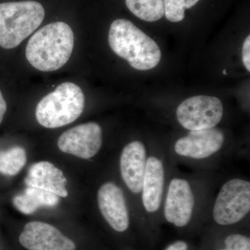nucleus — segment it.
<instances>
[{"label":"nucleus","mask_w":250,"mask_h":250,"mask_svg":"<svg viewBox=\"0 0 250 250\" xmlns=\"http://www.w3.org/2000/svg\"><path fill=\"white\" fill-rule=\"evenodd\" d=\"M74 42L73 31L68 24L49 23L31 36L26 47V57L40 71H55L68 62Z\"/></svg>","instance_id":"1"},{"label":"nucleus","mask_w":250,"mask_h":250,"mask_svg":"<svg viewBox=\"0 0 250 250\" xmlns=\"http://www.w3.org/2000/svg\"><path fill=\"white\" fill-rule=\"evenodd\" d=\"M108 43L117 55L136 70H151L160 62L161 52L157 43L127 20L112 22Z\"/></svg>","instance_id":"2"},{"label":"nucleus","mask_w":250,"mask_h":250,"mask_svg":"<svg viewBox=\"0 0 250 250\" xmlns=\"http://www.w3.org/2000/svg\"><path fill=\"white\" fill-rule=\"evenodd\" d=\"M45 14L42 5L33 0L0 4V46L17 47L39 27Z\"/></svg>","instance_id":"3"},{"label":"nucleus","mask_w":250,"mask_h":250,"mask_svg":"<svg viewBox=\"0 0 250 250\" xmlns=\"http://www.w3.org/2000/svg\"><path fill=\"white\" fill-rule=\"evenodd\" d=\"M84 104V95L80 87L72 82H65L39 102L36 120L49 129L65 126L81 116Z\"/></svg>","instance_id":"4"},{"label":"nucleus","mask_w":250,"mask_h":250,"mask_svg":"<svg viewBox=\"0 0 250 250\" xmlns=\"http://www.w3.org/2000/svg\"><path fill=\"white\" fill-rule=\"evenodd\" d=\"M250 210V183L241 179L226 182L219 192L213 207L215 221L220 225L241 221Z\"/></svg>","instance_id":"5"},{"label":"nucleus","mask_w":250,"mask_h":250,"mask_svg":"<svg viewBox=\"0 0 250 250\" xmlns=\"http://www.w3.org/2000/svg\"><path fill=\"white\" fill-rule=\"evenodd\" d=\"M223 113L220 99L198 95L184 100L177 108V117L183 127L195 131L214 127L221 121Z\"/></svg>","instance_id":"6"},{"label":"nucleus","mask_w":250,"mask_h":250,"mask_svg":"<svg viewBox=\"0 0 250 250\" xmlns=\"http://www.w3.org/2000/svg\"><path fill=\"white\" fill-rule=\"evenodd\" d=\"M103 144V131L100 125L88 123L78 125L61 135L58 147L61 151L82 159L96 155Z\"/></svg>","instance_id":"7"},{"label":"nucleus","mask_w":250,"mask_h":250,"mask_svg":"<svg viewBox=\"0 0 250 250\" xmlns=\"http://www.w3.org/2000/svg\"><path fill=\"white\" fill-rule=\"evenodd\" d=\"M20 243L28 250H75L72 240L49 224L31 222L23 229Z\"/></svg>","instance_id":"8"},{"label":"nucleus","mask_w":250,"mask_h":250,"mask_svg":"<svg viewBox=\"0 0 250 250\" xmlns=\"http://www.w3.org/2000/svg\"><path fill=\"white\" fill-rule=\"evenodd\" d=\"M195 199L191 187L187 180L171 181L166 197L164 215L168 223L183 228L191 220Z\"/></svg>","instance_id":"9"},{"label":"nucleus","mask_w":250,"mask_h":250,"mask_svg":"<svg viewBox=\"0 0 250 250\" xmlns=\"http://www.w3.org/2000/svg\"><path fill=\"white\" fill-rule=\"evenodd\" d=\"M224 141L223 133L216 128L195 130L179 139L174 146V150L179 155L186 157L205 159L218 152Z\"/></svg>","instance_id":"10"},{"label":"nucleus","mask_w":250,"mask_h":250,"mask_svg":"<svg viewBox=\"0 0 250 250\" xmlns=\"http://www.w3.org/2000/svg\"><path fill=\"white\" fill-rule=\"evenodd\" d=\"M98 201L108 225L118 232L126 231L129 226V215L121 189L110 182L104 184L99 190Z\"/></svg>","instance_id":"11"},{"label":"nucleus","mask_w":250,"mask_h":250,"mask_svg":"<svg viewBox=\"0 0 250 250\" xmlns=\"http://www.w3.org/2000/svg\"><path fill=\"white\" fill-rule=\"evenodd\" d=\"M146 163V149L142 143L133 141L125 146L121 157V175L126 187L134 193L142 190Z\"/></svg>","instance_id":"12"},{"label":"nucleus","mask_w":250,"mask_h":250,"mask_svg":"<svg viewBox=\"0 0 250 250\" xmlns=\"http://www.w3.org/2000/svg\"><path fill=\"white\" fill-rule=\"evenodd\" d=\"M24 182L28 187L42 189L65 197L68 193L66 190L67 179L60 169L48 161H41L31 166Z\"/></svg>","instance_id":"13"},{"label":"nucleus","mask_w":250,"mask_h":250,"mask_svg":"<svg viewBox=\"0 0 250 250\" xmlns=\"http://www.w3.org/2000/svg\"><path fill=\"white\" fill-rule=\"evenodd\" d=\"M164 168L158 158H148L143 182V203L149 213L159 209L162 200L164 186Z\"/></svg>","instance_id":"14"},{"label":"nucleus","mask_w":250,"mask_h":250,"mask_svg":"<svg viewBox=\"0 0 250 250\" xmlns=\"http://www.w3.org/2000/svg\"><path fill=\"white\" fill-rule=\"evenodd\" d=\"M59 202V197L55 194L33 187H28L13 200L15 207L26 215L32 214L41 207H55Z\"/></svg>","instance_id":"15"},{"label":"nucleus","mask_w":250,"mask_h":250,"mask_svg":"<svg viewBox=\"0 0 250 250\" xmlns=\"http://www.w3.org/2000/svg\"><path fill=\"white\" fill-rule=\"evenodd\" d=\"M126 6L136 17L155 22L165 16L164 0H125Z\"/></svg>","instance_id":"16"},{"label":"nucleus","mask_w":250,"mask_h":250,"mask_svg":"<svg viewBox=\"0 0 250 250\" xmlns=\"http://www.w3.org/2000/svg\"><path fill=\"white\" fill-rule=\"evenodd\" d=\"M27 163V154L24 148H10L6 151H0V173L14 176L19 173Z\"/></svg>","instance_id":"17"},{"label":"nucleus","mask_w":250,"mask_h":250,"mask_svg":"<svg viewBox=\"0 0 250 250\" xmlns=\"http://www.w3.org/2000/svg\"><path fill=\"white\" fill-rule=\"evenodd\" d=\"M200 0H164L167 21L179 22L185 18V10L195 6Z\"/></svg>","instance_id":"18"},{"label":"nucleus","mask_w":250,"mask_h":250,"mask_svg":"<svg viewBox=\"0 0 250 250\" xmlns=\"http://www.w3.org/2000/svg\"><path fill=\"white\" fill-rule=\"evenodd\" d=\"M225 248L220 250H250L249 237L241 234H232L227 237Z\"/></svg>","instance_id":"19"},{"label":"nucleus","mask_w":250,"mask_h":250,"mask_svg":"<svg viewBox=\"0 0 250 250\" xmlns=\"http://www.w3.org/2000/svg\"><path fill=\"white\" fill-rule=\"evenodd\" d=\"M250 36H248L244 41L242 49L243 62L248 71H250Z\"/></svg>","instance_id":"20"},{"label":"nucleus","mask_w":250,"mask_h":250,"mask_svg":"<svg viewBox=\"0 0 250 250\" xmlns=\"http://www.w3.org/2000/svg\"><path fill=\"white\" fill-rule=\"evenodd\" d=\"M6 108H7V106H6V102L3 98L2 93L0 91V123L3 121L5 113L6 111Z\"/></svg>","instance_id":"21"},{"label":"nucleus","mask_w":250,"mask_h":250,"mask_svg":"<svg viewBox=\"0 0 250 250\" xmlns=\"http://www.w3.org/2000/svg\"><path fill=\"white\" fill-rule=\"evenodd\" d=\"M171 248L173 250H187L188 245L187 243L184 241H177L173 244L171 245Z\"/></svg>","instance_id":"22"},{"label":"nucleus","mask_w":250,"mask_h":250,"mask_svg":"<svg viewBox=\"0 0 250 250\" xmlns=\"http://www.w3.org/2000/svg\"><path fill=\"white\" fill-rule=\"evenodd\" d=\"M223 74L224 75H227V74H228V72H227V70H224Z\"/></svg>","instance_id":"23"}]
</instances>
